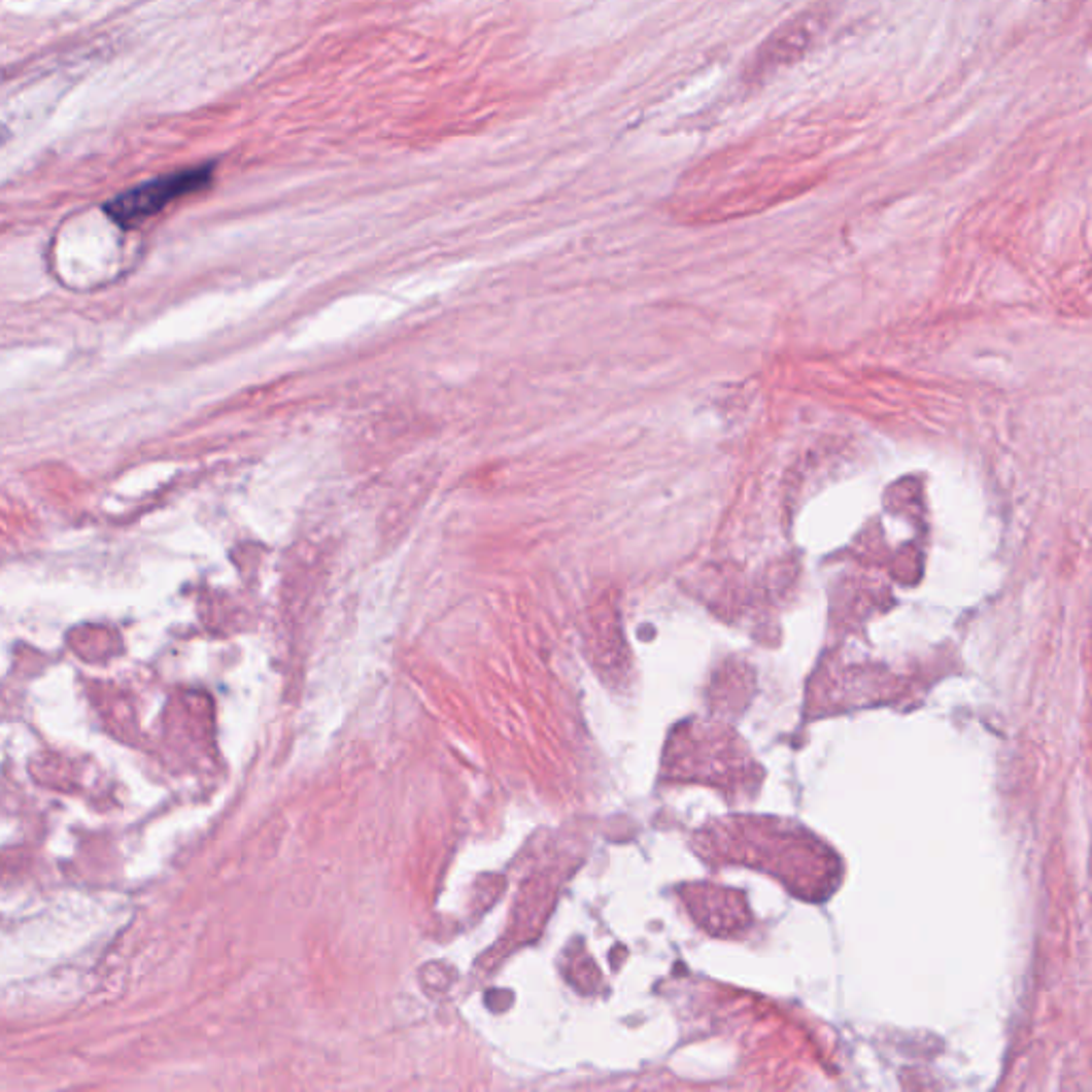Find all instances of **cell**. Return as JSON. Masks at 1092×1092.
<instances>
[{
	"label": "cell",
	"instance_id": "cell-1",
	"mask_svg": "<svg viewBox=\"0 0 1092 1092\" xmlns=\"http://www.w3.org/2000/svg\"><path fill=\"white\" fill-rule=\"evenodd\" d=\"M211 169L199 167V169H186L179 173L163 175L145 184L117 195L115 199L105 203L107 216L113 218L117 225L123 227H135L141 225L145 218L159 214L171 201L184 197L189 193L201 191L209 184Z\"/></svg>",
	"mask_w": 1092,
	"mask_h": 1092
},
{
	"label": "cell",
	"instance_id": "cell-2",
	"mask_svg": "<svg viewBox=\"0 0 1092 1092\" xmlns=\"http://www.w3.org/2000/svg\"><path fill=\"white\" fill-rule=\"evenodd\" d=\"M819 22H822V15L813 13V15H798L790 24H785L779 33H775V37H771V41H766V45L760 49L757 69L766 71L769 67L790 63V60L805 54L815 33L819 30Z\"/></svg>",
	"mask_w": 1092,
	"mask_h": 1092
}]
</instances>
